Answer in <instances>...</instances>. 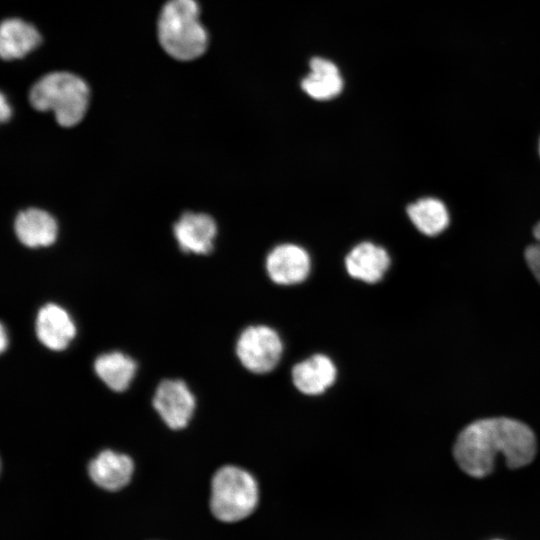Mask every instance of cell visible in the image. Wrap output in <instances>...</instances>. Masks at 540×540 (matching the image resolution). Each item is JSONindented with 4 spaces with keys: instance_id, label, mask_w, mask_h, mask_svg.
<instances>
[{
    "instance_id": "1",
    "label": "cell",
    "mask_w": 540,
    "mask_h": 540,
    "mask_svg": "<svg viewBox=\"0 0 540 540\" xmlns=\"http://www.w3.org/2000/svg\"><path fill=\"white\" fill-rule=\"evenodd\" d=\"M537 450L533 431L512 418H486L472 422L458 435L454 458L468 475L482 478L490 474L498 455L510 468L528 465Z\"/></svg>"
},
{
    "instance_id": "2",
    "label": "cell",
    "mask_w": 540,
    "mask_h": 540,
    "mask_svg": "<svg viewBox=\"0 0 540 540\" xmlns=\"http://www.w3.org/2000/svg\"><path fill=\"white\" fill-rule=\"evenodd\" d=\"M158 40L163 50L179 61L202 56L208 47V33L200 21L196 0H168L157 21Z\"/></svg>"
},
{
    "instance_id": "3",
    "label": "cell",
    "mask_w": 540,
    "mask_h": 540,
    "mask_svg": "<svg viewBox=\"0 0 540 540\" xmlns=\"http://www.w3.org/2000/svg\"><path fill=\"white\" fill-rule=\"evenodd\" d=\"M89 87L78 75L66 72H51L30 89L29 101L38 111H52L57 122L63 127L79 123L88 108Z\"/></svg>"
},
{
    "instance_id": "4",
    "label": "cell",
    "mask_w": 540,
    "mask_h": 540,
    "mask_svg": "<svg viewBox=\"0 0 540 540\" xmlns=\"http://www.w3.org/2000/svg\"><path fill=\"white\" fill-rule=\"evenodd\" d=\"M258 499L257 481L247 470L225 465L214 473L209 508L217 520L234 523L247 518L256 509Z\"/></svg>"
},
{
    "instance_id": "5",
    "label": "cell",
    "mask_w": 540,
    "mask_h": 540,
    "mask_svg": "<svg viewBox=\"0 0 540 540\" xmlns=\"http://www.w3.org/2000/svg\"><path fill=\"white\" fill-rule=\"evenodd\" d=\"M283 342L271 327L253 325L245 328L236 342V354L250 372L265 374L272 371L281 359Z\"/></svg>"
},
{
    "instance_id": "6",
    "label": "cell",
    "mask_w": 540,
    "mask_h": 540,
    "mask_svg": "<svg viewBox=\"0 0 540 540\" xmlns=\"http://www.w3.org/2000/svg\"><path fill=\"white\" fill-rule=\"evenodd\" d=\"M153 406L168 427L179 430L192 418L195 397L184 381L166 379L155 390Z\"/></svg>"
},
{
    "instance_id": "7",
    "label": "cell",
    "mask_w": 540,
    "mask_h": 540,
    "mask_svg": "<svg viewBox=\"0 0 540 540\" xmlns=\"http://www.w3.org/2000/svg\"><path fill=\"white\" fill-rule=\"evenodd\" d=\"M265 268L274 283L283 286L295 285L309 276L311 258L303 247L294 243H283L268 253Z\"/></svg>"
},
{
    "instance_id": "8",
    "label": "cell",
    "mask_w": 540,
    "mask_h": 540,
    "mask_svg": "<svg viewBox=\"0 0 540 540\" xmlns=\"http://www.w3.org/2000/svg\"><path fill=\"white\" fill-rule=\"evenodd\" d=\"M134 473V462L126 454L107 449L88 464V475L99 488L116 492L126 487Z\"/></svg>"
},
{
    "instance_id": "9",
    "label": "cell",
    "mask_w": 540,
    "mask_h": 540,
    "mask_svg": "<svg viewBox=\"0 0 540 540\" xmlns=\"http://www.w3.org/2000/svg\"><path fill=\"white\" fill-rule=\"evenodd\" d=\"M35 331L39 341L48 349L67 348L76 335V326L69 313L61 306L48 303L37 313Z\"/></svg>"
},
{
    "instance_id": "10",
    "label": "cell",
    "mask_w": 540,
    "mask_h": 540,
    "mask_svg": "<svg viewBox=\"0 0 540 540\" xmlns=\"http://www.w3.org/2000/svg\"><path fill=\"white\" fill-rule=\"evenodd\" d=\"M390 255L382 246L364 241L355 245L345 257L347 273L354 279L373 284L380 281L390 267Z\"/></svg>"
},
{
    "instance_id": "11",
    "label": "cell",
    "mask_w": 540,
    "mask_h": 540,
    "mask_svg": "<svg viewBox=\"0 0 540 540\" xmlns=\"http://www.w3.org/2000/svg\"><path fill=\"white\" fill-rule=\"evenodd\" d=\"M174 234L184 252L208 254L214 246L217 225L204 213H185L174 225Z\"/></svg>"
},
{
    "instance_id": "12",
    "label": "cell",
    "mask_w": 540,
    "mask_h": 540,
    "mask_svg": "<svg viewBox=\"0 0 540 540\" xmlns=\"http://www.w3.org/2000/svg\"><path fill=\"white\" fill-rule=\"evenodd\" d=\"M292 382L303 394L319 395L336 380L337 368L325 354H314L292 368Z\"/></svg>"
},
{
    "instance_id": "13",
    "label": "cell",
    "mask_w": 540,
    "mask_h": 540,
    "mask_svg": "<svg viewBox=\"0 0 540 540\" xmlns=\"http://www.w3.org/2000/svg\"><path fill=\"white\" fill-rule=\"evenodd\" d=\"M38 29L20 19L7 18L0 28V55L5 61L24 58L41 44Z\"/></svg>"
},
{
    "instance_id": "14",
    "label": "cell",
    "mask_w": 540,
    "mask_h": 540,
    "mask_svg": "<svg viewBox=\"0 0 540 540\" xmlns=\"http://www.w3.org/2000/svg\"><path fill=\"white\" fill-rule=\"evenodd\" d=\"M57 223L46 211L29 208L18 214L15 221V232L18 239L26 246L45 247L55 242Z\"/></svg>"
},
{
    "instance_id": "15",
    "label": "cell",
    "mask_w": 540,
    "mask_h": 540,
    "mask_svg": "<svg viewBox=\"0 0 540 540\" xmlns=\"http://www.w3.org/2000/svg\"><path fill=\"white\" fill-rule=\"evenodd\" d=\"M343 85L337 66L320 57H314L310 61V73L301 82L303 91L318 101L337 97L342 92Z\"/></svg>"
},
{
    "instance_id": "16",
    "label": "cell",
    "mask_w": 540,
    "mask_h": 540,
    "mask_svg": "<svg viewBox=\"0 0 540 540\" xmlns=\"http://www.w3.org/2000/svg\"><path fill=\"white\" fill-rule=\"evenodd\" d=\"M136 367L131 357L118 351L101 354L94 362L97 376L116 392L128 388L135 376Z\"/></svg>"
},
{
    "instance_id": "17",
    "label": "cell",
    "mask_w": 540,
    "mask_h": 540,
    "mask_svg": "<svg viewBox=\"0 0 540 540\" xmlns=\"http://www.w3.org/2000/svg\"><path fill=\"white\" fill-rule=\"evenodd\" d=\"M407 215L416 229L426 236H436L449 225L445 204L434 197L418 199L407 207Z\"/></svg>"
},
{
    "instance_id": "18",
    "label": "cell",
    "mask_w": 540,
    "mask_h": 540,
    "mask_svg": "<svg viewBox=\"0 0 540 540\" xmlns=\"http://www.w3.org/2000/svg\"><path fill=\"white\" fill-rule=\"evenodd\" d=\"M533 234L538 243L526 248L525 259L530 270L540 283V222L535 226Z\"/></svg>"
},
{
    "instance_id": "19",
    "label": "cell",
    "mask_w": 540,
    "mask_h": 540,
    "mask_svg": "<svg viewBox=\"0 0 540 540\" xmlns=\"http://www.w3.org/2000/svg\"><path fill=\"white\" fill-rule=\"evenodd\" d=\"M12 110L9 102L4 94L1 95L0 100V116L2 121H7L11 116Z\"/></svg>"
},
{
    "instance_id": "20",
    "label": "cell",
    "mask_w": 540,
    "mask_h": 540,
    "mask_svg": "<svg viewBox=\"0 0 540 540\" xmlns=\"http://www.w3.org/2000/svg\"><path fill=\"white\" fill-rule=\"evenodd\" d=\"M7 345H8V336H7L5 327L2 325L1 326V334H0V346H1V351L2 352L5 351Z\"/></svg>"
},
{
    "instance_id": "21",
    "label": "cell",
    "mask_w": 540,
    "mask_h": 540,
    "mask_svg": "<svg viewBox=\"0 0 540 540\" xmlns=\"http://www.w3.org/2000/svg\"><path fill=\"white\" fill-rule=\"evenodd\" d=\"M539 155H540V140H539Z\"/></svg>"
}]
</instances>
